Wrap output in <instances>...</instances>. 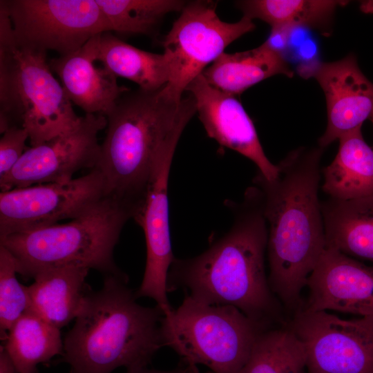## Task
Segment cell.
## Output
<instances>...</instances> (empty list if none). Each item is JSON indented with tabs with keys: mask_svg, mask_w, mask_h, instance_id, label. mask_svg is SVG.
Masks as SVG:
<instances>
[{
	"mask_svg": "<svg viewBox=\"0 0 373 373\" xmlns=\"http://www.w3.org/2000/svg\"><path fill=\"white\" fill-rule=\"evenodd\" d=\"M89 269L77 266L50 268L38 273L27 287L29 312L59 329L75 319L85 296Z\"/></svg>",
	"mask_w": 373,
	"mask_h": 373,
	"instance_id": "obj_18",
	"label": "cell"
},
{
	"mask_svg": "<svg viewBox=\"0 0 373 373\" xmlns=\"http://www.w3.org/2000/svg\"><path fill=\"white\" fill-rule=\"evenodd\" d=\"M254 28L253 20L245 16L236 23L222 21L213 2L186 3L162 42L169 69V81L162 89L164 94L180 102L189 85L209 64L231 43Z\"/></svg>",
	"mask_w": 373,
	"mask_h": 373,
	"instance_id": "obj_8",
	"label": "cell"
},
{
	"mask_svg": "<svg viewBox=\"0 0 373 373\" xmlns=\"http://www.w3.org/2000/svg\"><path fill=\"white\" fill-rule=\"evenodd\" d=\"M298 71L303 77L315 78L325 96L327 125L318 140L320 147L361 128L372 116L373 84L361 71L353 55L334 62H309Z\"/></svg>",
	"mask_w": 373,
	"mask_h": 373,
	"instance_id": "obj_14",
	"label": "cell"
},
{
	"mask_svg": "<svg viewBox=\"0 0 373 373\" xmlns=\"http://www.w3.org/2000/svg\"><path fill=\"white\" fill-rule=\"evenodd\" d=\"M164 151L153 168L145 197L133 218L142 228L146 240L144 274L136 298L153 299L163 312L172 309L168 298V276L175 259L171 248L168 200L170 169L175 153Z\"/></svg>",
	"mask_w": 373,
	"mask_h": 373,
	"instance_id": "obj_13",
	"label": "cell"
},
{
	"mask_svg": "<svg viewBox=\"0 0 373 373\" xmlns=\"http://www.w3.org/2000/svg\"><path fill=\"white\" fill-rule=\"evenodd\" d=\"M126 276H105L103 286L84 297L73 327L63 341L62 361L70 373H111L147 367L163 345L164 316L155 305L136 302Z\"/></svg>",
	"mask_w": 373,
	"mask_h": 373,
	"instance_id": "obj_4",
	"label": "cell"
},
{
	"mask_svg": "<svg viewBox=\"0 0 373 373\" xmlns=\"http://www.w3.org/2000/svg\"><path fill=\"white\" fill-rule=\"evenodd\" d=\"M304 343L287 326L269 328L257 337L240 373H305Z\"/></svg>",
	"mask_w": 373,
	"mask_h": 373,
	"instance_id": "obj_25",
	"label": "cell"
},
{
	"mask_svg": "<svg viewBox=\"0 0 373 373\" xmlns=\"http://www.w3.org/2000/svg\"><path fill=\"white\" fill-rule=\"evenodd\" d=\"M0 5L21 48L66 55L94 36L111 32L95 0H1Z\"/></svg>",
	"mask_w": 373,
	"mask_h": 373,
	"instance_id": "obj_9",
	"label": "cell"
},
{
	"mask_svg": "<svg viewBox=\"0 0 373 373\" xmlns=\"http://www.w3.org/2000/svg\"><path fill=\"white\" fill-rule=\"evenodd\" d=\"M326 247L373 263V195L321 202Z\"/></svg>",
	"mask_w": 373,
	"mask_h": 373,
	"instance_id": "obj_19",
	"label": "cell"
},
{
	"mask_svg": "<svg viewBox=\"0 0 373 373\" xmlns=\"http://www.w3.org/2000/svg\"><path fill=\"white\" fill-rule=\"evenodd\" d=\"M76 115L62 85L52 75L47 53L0 45V133L24 128L30 146L73 128Z\"/></svg>",
	"mask_w": 373,
	"mask_h": 373,
	"instance_id": "obj_6",
	"label": "cell"
},
{
	"mask_svg": "<svg viewBox=\"0 0 373 373\" xmlns=\"http://www.w3.org/2000/svg\"><path fill=\"white\" fill-rule=\"evenodd\" d=\"M16 273L14 257L0 245V329L3 340L6 332L29 309L27 287L18 281Z\"/></svg>",
	"mask_w": 373,
	"mask_h": 373,
	"instance_id": "obj_27",
	"label": "cell"
},
{
	"mask_svg": "<svg viewBox=\"0 0 373 373\" xmlns=\"http://www.w3.org/2000/svg\"><path fill=\"white\" fill-rule=\"evenodd\" d=\"M0 140V179L7 175L28 149L27 131L21 126H11L1 134Z\"/></svg>",
	"mask_w": 373,
	"mask_h": 373,
	"instance_id": "obj_28",
	"label": "cell"
},
{
	"mask_svg": "<svg viewBox=\"0 0 373 373\" xmlns=\"http://www.w3.org/2000/svg\"><path fill=\"white\" fill-rule=\"evenodd\" d=\"M3 347L18 373H38V364L63 353L59 329L29 311L12 325Z\"/></svg>",
	"mask_w": 373,
	"mask_h": 373,
	"instance_id": "obj_23",
	"label": "cell"
},
{
	"mask_svg": "<svg viewBox=\"0 0 373 373\" xmlns=\"http://www.w3.org/2000/svg\"><path fill=\"white\" fill-rule=\"evenodd\" d=\"M186 91L194 98L198 117L209 137L251 160L266 179L277 176V164L266 156L252 120L235 95L211 86L202 74Z\"/></svg>",
	"mask_w": 373,
	"mask_h": 373,
	"instance_id": "obj_16",
	"label": "cell"
},
{
	"mask_svg": "<svg viewBox=\"0 0 373 373\" xmlns=\"http://www.w3.org/2000/svg\"><path fill=\"white\" fill-rule=\"evenodd\" d=\"M287 325L305 345L307 373H373V315L347 320L300 309Z\"/></svg>",
	"mask_w": 373,
	"mask_h": 373,
	"instance_id": "obj_11",
	"label": "cell"
},
{
	"mask_svg": "<svg viewBox=\"0 0 373 373\" xmlns=\"http://www.w3.org/2000/svg\"><path fill=\"white\" fill-rule=\"evenodd\" d=\"M307 287L304 310L373 315V267L334 248L325 247Z\"/></svg>",
	"mask_w": 373,
	"mask_h": 373,
	"instance_id": "obj_15",
	"label": "cell"
},
{
	"mask_svg": "<svg viewBox=\"0 0 373 373\" xmlns=\"http://www.w3.org/2000/svg\"><path fill=\"white\" fill-rule=\"evenodd\" d=\"M97 35L75 52L49 60L70 102L86 114L106 115L128 88L102 63L97 66Z\"/></svg>",
	"mask_w": 373,
	"mask_h": 373,
	"instance_id": "obj_17",
	"label": "cell"
},
{
	"mask_svg": "<svg viewBox=\"0 0 373 373\" xmlns=\"http://www.w3.org/2000/svg\"><path fill=\"white\" fill-rule=\"evenodd\" d=\"M281 74L291 77L294 72L282 52L266 41L247 51L224 52L202 73L211 86L235 96L262 80Z\"/></svg>",
	"mask_w": 373,
	"mask_h": 373,
	"instance_id": "obj_20",
	"label": "cell"
},
{
	"mask_svg": "<svg viewBox=\"0 0 373 373\" xmlns=\"http://www.w3.org/2000/svg\"><path fill=\"white\" fill-rule=\"evenodd\" d=\"M361 128L342 135L338 153L323 170V191L330 198L350 200L373 195V149Z\"/></svg>",
	"mask_w": 373,
	"mask_h": 373,
	"instance_id": "obj_21",
	"label": "cell"
},
{
	"mask_svg": "<svg viewBox=\"0 0 373 373\" xmlns=\"http://www.w3.org/2000/svg\"><path fill=\"white\" fill-rule=\"evenodd\" d=\"M182 365L171 370L149 369L147 367L127 370L126 373H200L197 365L182 361Z\"/></svg>",
	"mask_w": 373,
	"mask_h": 373,
	"instance_id": "obj_29",
	"label": "cell"
},
{
	"mask_svg": "<svg viewBox=\"0 0 373 373\" xmlns=\"http://www.w3.org/2000/svg\"><path fill=\"white\" fill-rule=\"evenodd\" d=\"M361 8L363 12H373V1L363 3Z\"/></svg>",
	"mask_w": 373,
	"mask_h": 373,
	"instance_id": "obj_31",
	"label": "cell"
},
{
	"mask_svg": "<svg viewBox=\"0 0 373 373\" xmlns=\"http://www.w3.org/2000/svg\"><path fill=\"white\" fill-rule=\"evenodd\" d=\"M111 29L122 35H151L168 13L181 11L180 0H95Z\"/></svg>",
	"mask_w": 373,
	"mask_h": 373,
	"instance_id": "obj_26",
	"label": "cell"
},
{
	"mask_svg": "<svg viewBox=\"0 0 373 373\" xmlns=\"http://www.w3.org/2000/svg\"><path fill=\"white\" fill-rule=\"evenodd\" d=\"M96 59L117 77L126 78L144 90H157L169 81V65L163 53L140 50L111 32L97 35Z\"/></svg>",
	"mask_w": 373,
	"mask_h": 373,
	"instance_id": "obj_22",
	"label": "cell"
},
{
	"mask_svg": "<svg viewBox=\"0 0 373 373\" xmlns=\"http://www.w3.org/2000/svg\"><path fill=\"white\" fill-rule=\"evenodd\" d=\"M267 329L235 307L207 305L188 295L161 323L164 346L213 373H240L257 337Z\"/></svg>",
	"mask_w": 373,
	"mask_h": 373,
	"instance_id": "obj_7",
	"label": "cell"
},
{
	"mask_svg": "<svg viewBox=\"0 0 373 373\" xmlns=\"http://www.w3.org/2000/svg\"><path fill=\"white\" fill-rule=\"evenodd\" d=\"M133 211L108 196L83 215L64 224L0 237L12 255L17 272L33 278L54 267L77 266L106 275L126 276L115 265L113 250Z\"/></svg>",
	"mask_w": 373,
	"mask_h": 373,
	"instance_id": "obj_5",
	"label": "cell"
},
{
	"mask_svg": "<svg viewBox=\"0 0 373 373\" xmlns=\"http://www.w3.org/2000/svg\"><path fill=\"white\" fill-rule=\"evenodd\" d=\"M234 209L230 230L198 256L174 259L168 289L212 305L236 307L253 321L270 328L280 320V302L265 273L267 226L261 195L254 185Z\"/></svg>",
	"mask_w": 373,
	"mask_h": 373,
	"instance_id": "obj_2",
	"label": "cell"
},
{
	"mask_svg": "<svg viewBox=\"0 0 373 373\" xmlns=\"http://www.w3.org/2000/svg\"><path fill=\"white\" fill-rule=\"evenodd\" d=\"M323 151H294L277 164L274 180L258 171L253 180L267 226L269 284L293 314L303 307L302 289L326 247L318 195Z\"/></svg>",
	"mask_w": 373,
	"mask_h": 373,
	"instance_id": "obj_1",
	"label": "cell"
},
{
	"mask_svg": "<svg viewBox=\"0 0 373 373\" xmlns=\"http://www.w3.org/2000/svg\"><path fill=\"white\" fill-rule=\"evenodd\" d=\"M107 120L102 114H86L71 130L28 148L11 171L0 179L1 192L32 185L66 182L84 169L95 167L100 152L99 133Z\"/></svg>",
	"mask_w": 373,
	"mask_h": 373,
	"instance_id": "obj_12",
	"label": "cell"
},
{
	"mask_svg": "<svg viewBox=\"0 0 373 373\" xmlns=\"http://www.w3.org/2000/svg\"><path fill=\"white\" fill-rule=\"evenodd\" d=\"M0 373H18L12 358L2 346L0 352Z\"/></svg>",
	"mask_w": 373,
	"mask_h": 373,
	"instance_id": "obj_30",
	"label": "cell"
},
{
	"mask_svg": "<svg viewBox=\"0 0 373 373\" xmlns=\"http://www.w3.org/2000/svg\"><path fill=\"white\" fill-rule=\"evenodd\" d=\"M162 89H128L105 115L106 135L95 168L103 175L108 195L129 207L133 215L145 197L157 159L176 149L197 113L191 95L177 102Z\"/></svg>",
	"mask_w": 373,
	"mask_h": 373,
	"instance_id": "obj_3",
	"label": "cell"
},
{
	"mask_svg": "<svg viewBox=\"0 0 373 373\" xmlns=\"http://www.w3.org/2000/svg\"><path fill=\"white\" fill-rule=\"evenodd\" d=\"M370 119L372 121V122L373 124V115H372V116L371 117V118Z\"/></svg>",
	"mask_w": 373,
	"mask_h": 373,
	"instance_id": "obj_32",
	"label": "cell"
},
{
	"mask_svg": "<svg viewBox=\"0 0 373 373\" xmlns=\"http://www.w3.org/2000/svg\"><path fill=\"white\" fill-rule=\"evenodd\" d=\"M347 1L333 0H248L238 7L251 20L259 19L271 30L291 31L300 26L323 28L329 24L338 6Z\"/></svg>",
	"mask_w": 373,
	"mask_h": 373,
	"instance_id": "obj_24",
	"label": "cell"
},
{
	"mask_svg": "<svg viewBox=\"0 0 373 373\" xmlns=\"http://www.w3.org/2000/svg\"></svg>",
	"mask_w": 373,
	"mask_h": 373,
	"instance_id": "obj_33",
	"label": "cell"
},
{
	"mask_svg": "<svg viewBox=\"0 0 373 373\" xmlns=\"http://www.w3.org/2000/svg\"><path fill=\"white\" fill-rule=\"evenodd\" d=\"M104 178L94 168L66 182L15 188L0 193V237L73 220L108 197Z\"/></svg>",
	"mask_w": 373,
	"mask_h": 373,
	"instance_id": "obj_10",
	"label": "cell"
}]
</instances>
